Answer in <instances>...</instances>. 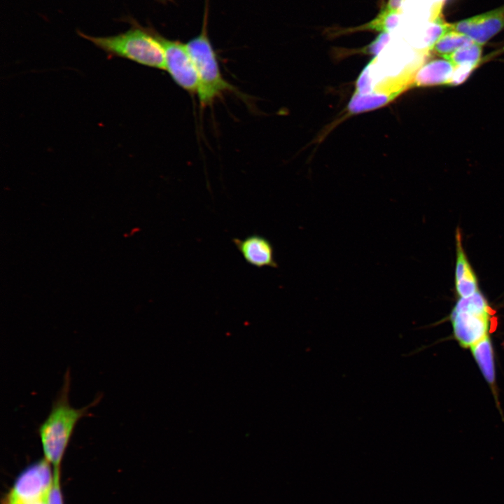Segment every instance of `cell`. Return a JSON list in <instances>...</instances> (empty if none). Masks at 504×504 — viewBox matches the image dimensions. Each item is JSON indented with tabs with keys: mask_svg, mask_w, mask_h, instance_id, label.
<instances>
[{
	"mask_svg": "<svg viewBox=\"0 0 504 504\" xmlns=\"http://www.w3.org/2000/svg\"><path fill=\"white\" fill-rule=\"evenodd\" d=\"M70 375L64 376L62 388L52 404L50 413L38 429L45 458L53 468H60L61 462L78 422L89 415V409L95 406L100 398L86 407L75 408L69 401Z\"/></svg>",
	"mask_w": 504,
	"mask_h": 504,
	"instance_id": "cell-1",
	"label": "cell"
},
{
	"mask_svg": "<svg viewBox=\"0 0 504 504\" xmlns=\"http://www.w3.org/2000/svg\"><path fill=\"white\" fill-rule=\"evenodd\" d=\"M111 57H121L137 64L165 70L164 51L160 35L146 29L133 27L113 36H93L78 31Z\"/></svg>",
	"mask_w": 504,
	"mask_h": 504,
	"instance_id": "cell-2",
	"label": "cell"
},
{
	"mask_svg": "<svg viewBox=\"0 0 504 504\" xmlns=\"http://www.w3.org/2000/svg\"><path fill=\"white\" fill-rule=\"evenodd\" d=\"M186 46L194 63L197 76V91L200 104L207 106L227 92L234 91L223 78L216 53L212 46L206 28L188 41Z\"/></svg>",
	"mask_w": 504,
	"mask_h": 504,
	"instance_id": "cell-3",
	"label": "cell"
},
{
	"mask_svg": "<svg viewBox=\"0 0 504 504\" xmlns=\"http://www.w3.org/2000/svg\"><path fill=\"white\" fill-rule=\"evenodd\" d=\"M491 308L479 290L468 298H460L454 305L450 321L454 339L465 349L489 336Z\"/></svg>",
	"mask_w": 504,
	"mask_h": 504,
	"instance_id": "cell-4",
	"label": "cell"
},
{
	"mask_svg": "<svg viewBox=\"0 0 504 504\" xmlns=\"http://www.w3.org/2000/svg\"><path fill=\"white\" fill-rule=\"evenodd\" d=\"M54 470L44 458L24 469L6 495L4 504H29L48 498Z\"/></svg>",
	"mask_w": 504,
	"mask_h": 504,
	"instance_id": "cell-5",
	"label": "cell"
},
{
	"mask_svg": "<svg viewBox=\"0 0 504 504\" xmlns=\"http://www.w3.org/2000/svg\"><path fill=\"white\" fill-rule=\"evenodd\" d=\"M160 38L164 51L165 70L179 87L190 94H197V72L186 44L161 36Z\"/></svg>",
	"mask_w": 504,
	"mask_h": 504,
	"instance_id": "cell-6",
	"label": "cell"
},
{
	"mask_svg": "<svg viewBox=\"0 0 504 504\" xmlns=\"http://www.w3.org/2000/svg\"><path fill=\"white\" fill-rule=\"evenodd\" d=\"M503 29L504 5L453 24H446L444 32L460 33L482 46Z\"/></svg>",
	"mask_w": 504,
	"mask_h": 504,
	"instance_id": "cell-7",
	"label": "cell"
},
{
	"mask_svg": "<svg viewBox=\"0 0 504 504\" xmlns=\"http://www.w3.org/2000/svg\"><path fill=\"white\" fill-rule=\"evenodd\" d=\"M232 241L248 264L258 268L278 267L273 245L265 237L255 234Z\"/></svg>",
	"mask_w": 504,
	"mask_h": 504,
	"instance_id": "cell-8",
	"label": "cell"
},
{
	"mask_svg": "<svg viewBox=\"0 0 504 504\" xmlns=\"http://www.w3.org/2000/svg\"><path fill=\"white\" fill-rule=\"evenodd\" d=\"M454 67L456 66L446 59L432 61L416 72L412 85L428 86L454 83Z\"/></svg>",
	"mask_w": 504,
	"mask_h": 504,
	"instance_id": "cell-9",
	"label": "cell"
},
{
	"mask_svg": "<svg viewBox=\"0 0 504 504\" xmlns=\"http://www.w3.org/2000/svg\"><path fill=\"white\" fill-rule=\"evenodd\" d=\"M470 349L485 380L491 386H494L496 382L494 353L489 335L472 346Z\"/></svg>",
	"mask_w": 504,
	"mask_h": 504,
	"instance_id": "cell-10",
	"label": "cell"
},
{
	"mask_svg": "<svg viewBox=\"0 0 504 504\" xmlns=\"http://www.w3.org/2000/svg\"><path fill=\"white\" fill-rule=\"evenodd\" d=\"M472 43H474L473 41L463 34L454 31H447L438 38L431 49L444 57Z\"/></svg>",
	"mask_w": 504,
	"mask_h": 504,
	"instance_id": "cell-11",
	"label": "cell"
},
{
	"mask_svg": "<svg viewBox=\"0 0 504 504\" xmlns=\"http://www.w3.org/2000/svg\"><path fill=\"white\" fill-rule=\"evenodd\" d=\"M393 99L382 94H360L354 92L348 104V110L351 113H358L370 111L382 106Z\"/></svg>",
	"mask_w": 504,
	"mask_h": 504,
	"instance_id": "cell-12",
	"label": "cell"
},
{
	"mask_svg": "<svg viewBox=\"0 0 504 504\" xmlns=\"http://www.w3.org/2000/svg\"><path fill=\"white\" fill-rule=\"evenodd\" d=\"M481 47L482 46L474 42L458 49L444 58L456 67L460 66L472 69L480 59Z\"/></svg>",
	"mask_w": 504,
	"mask_h": 504,
	"instance_id": "cell-13",
	"label": "cell"
},
{
	"mask_svg": "<svg viewBox=\"0 0 504 504\" xmlns=\"http://www.w3.org/2000/svg\"><path fill=\"white\" fill-rule=\"evenodd\" d=\"M456 262L455 268V283L475 279L476 276L473 272L470 263L464 253L460 231H456Z\"/></svg>",
	"mask_w": 504,
	"mask_h": 504,
	"instance_id": "cell-14",
	"label": "cell"
},
{
	"mask_svg": "<svg viewBox=\"0 0 504 504\" xmlns=\"http://www.w3.org/2000/svg\"><path fill=\"white\" fill-rule=\"evenodd\" d=\"M54 479L48 496V504H63L62 495L60 489V468H53Z\"/></svg>",
	"mask_w": 504,
	"mask_h": 504,
	"instance_id": "cell-15",
	"label": "cell"
},
{
	"mask_svg": "<svg viewBox=\"0 0 504 504\" xmlns=\"http://www.w3.org/2000/svg\"><path fill=\"white\" fill-rule=\"evenodd\" d=\"M29 504H48V498L41 500H38V501H36V502H34V503H31Z\"/></svg>",
	"mask_w": 504,
	"mask_h": 504,
	"instance_id": "cell-16",
	"label": "cell"
}]
</instances>
